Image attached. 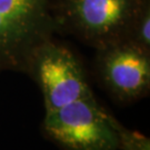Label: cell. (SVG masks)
<instances>
[{
  "label": "cell",
  "mask_w": 150,
  "mask_h": 150,
  "mask_svg": "<svg viewBox=\"0 0 150 150\" xmlns=\"http://www.w3.org/2000/svg\"><path fill=\"white\" fill-rule=\"evenodd\" d=\"M127 40L150 51V0H144L130 27Z\"/></svg>",
  "instance_id": "6"
},
{
  "label": "cell",
  "mask_w": 150,
  "mask_h": 150,
  "mask_svg": "<svg viewBox=\"0 0 150 150\" xmlns=\"http://www.w3.org/2000/svg\"><path fill=\"white\" fill-rule=\"evenodd\" d=\"M96 72L113 99L138 101L150 91V51L128 40L98 49Z\"/></svg>",
  "instance_id": "5"
},
{
  "label": "cell",
  "mask_w": 150,
  "mask_h": 150,
  "mask_svg": "<svg viewBox=\"0 0 150 150\" xmlns=\"http://www.w3.org/2000/svg\"><path fill=\"white\" fill-rule=\"evenodd\" d=\"M113 125L117 132L118 150H150V139L147 136L126 128L117 119Z\"/></svg>",
  "instance_id": "7"
},
{
  "label": "cell",
  "mask_w": 150,
  "mask_h": 150,
  "mask_svg": "<svg viewBox=\"0 0 150 150\" xmlns=\"http://www.w3.org/2000/svg\"><path fill=\"white\" fill-rule=\"evenodd\" d=\"M115 119L91 96L47 111L41 129L62 150H118Z\"/></svg>",
  "instance_id": "3"
},
{
  "label": "cell",
  "mask_w": 150,
  "mask_h": 150,
  "mask_svg": "<svg viewBox=\"0 0 150 150\" xmlns=\"http://www.w3.org/2000/svg\"><path fill=\"white\" fill-rule=\"evenodd\" d=\"M144 0H58L59 32L72 33L96 50L128 39Z\"/></svg>",
  "instance_id": "2"
},
{
  "label": "cell",
  "mask_w": 150,
  "mask_h": 150,
  "mask_svg": "<svg viewBox=\"0 0 150 150\" xmlns=\"http://www.w3.org/2000/svg\"><path fill=\"white\" fill-rule=\"evenodd\" d=\"M58 0H0V71L26 74L35 50L59 32Z\"/></svg>",
  "instance_id": "1"
},
{
  "label": "cell",
  "mask_w": 150,
  "mask_h": 150,
  "mask_svg": "<svg viewBox=\"0 0 150 150\" xmlns=\"http://www.w3.org/2000/svg\"><path fill=\"white\" fill-rule=\"evenodd\" d=\"M26 74L37 82L42 92L46 112L95 96L80 60L54 38L35 50Z\"/></svg>",
  "instance_id": "4"
}]
</instances>
